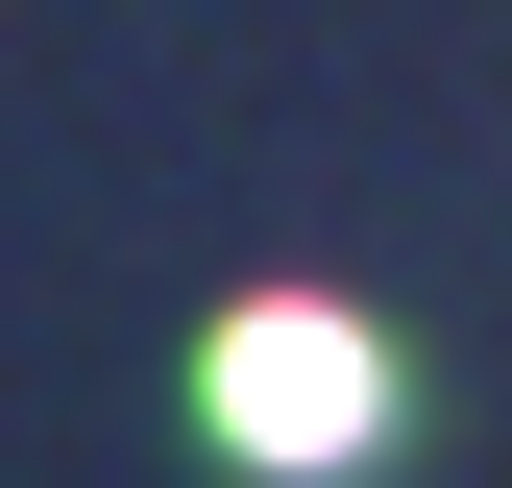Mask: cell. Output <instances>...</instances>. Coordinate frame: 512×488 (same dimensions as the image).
I'll list each match as a JSON object with an SVG mask.
<instances>
[{"instance_id": "6da1fadb", "label": "cell", "mask_w": 512, "mask_h": 488, "mask_svg": "<svg viewBox=\"0 0 512 488\" xmlns=\"http://www.w3.org/2000/svg\"><path fill=\"white\" fill-rule=\"evenodd\" d=\"M196 391H220V440H244V464H366V440H391V342H366L342 293H244Z\"/></svg>"}]
</instances>
